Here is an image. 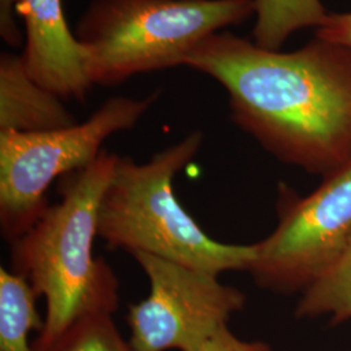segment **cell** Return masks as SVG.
Instances as JSON below:
<instances>
[{
  "mask_svg": "<svg viewBox=\"0 0 351 351\" xmlns=\"http://www.w3.org/2000/svg\"><path fill=\"white\" fill-rule=\"evenodd\" d=\"M47 351H136L121 337L112 315L85 316L66 329Z\"/></svg>",
  "mask_w": 351,
  "mask_h": 351,
  "instance_id": "13",
  "label": "cell"
},
{
  "mask_svg": "<svg viewBox=\"0 0 351 351\" xmlns=\"http://www.w3.org/2000/svg\"><path fill=\"white\" fill-rule=\"evenodd\" d=\"M160 97H113L86 121L47 132H0V229L10 245L37 224L50 207L56 178L78 172L101 155L106 139L137 125Z\"/></svg>",
  "mask_w": 351,
  "mask_h": 351,
  "instance_id": "5",
  "label": "cell"
},
{
  "mask_svg": "<svg viewBox=\"0 0 351 351\" xmlns=\"http://www.w3.org/2000/svg\"><path fill=\"white\" fill-rule=\"evenodd\" d=\"M295 314L298 317L330 315L332 323L351 317V237L339 259L304 290Z\"/></svg>",
  "mask_w": 351,
  "mask_h": 351,
  "instance_id": "12",
  "label": "cell"
},
{
  "mask_svg": "<svg viewBox=\"0 0 351 351\" xmlns=\"http://www.w3.org/2000/svg\"><path fill=\"white\" fill-rule=\"evenodd\" d=\"M185 65L226 88L233 121L281 162L324 177L351 163V49L316 38L280 52L217 32Z\"/></svg>",
  "mask_w": 351,
  "mask_h": 351,
  "instance_id": "1",
  "label": "cell"
},
{
  "mask_svg": "<svg viewBox=\"0 0 351 351\" xmlns=\"http://www.w3.org/2000/svg\"><path fill=\"white\" fill-rule=\"evenodd\" d=\"M195 351H271L264 342H247L236 337L228 326L221 328Z\"/></svg>",
  "mask_w": 351,
  "mask_h": 351,
  "instance_id": "14",
  "label": "cell"
},
{
  "mask_svg": "<svg viewBox=\"0 0 351 351\" xmlns=\"http://www.w3.org/2000/svg\"><path fill=\"white\" fill-rule=\"evenodd\" d=\"M316 38L351 49V13L328 14L326 23L316 29Z\"/></svg>",
  "mask_w": 351,
  "mask_h": 351,
  "instance_id": "15",
  "label": "cell"
},
{
  "mask_svg": "<svg viewBox=\"0 0 351 351\" xmlns=\"http://www.w3.org/2000/svg\"><path fill=\"white\" fill-rule=\"evenodd\" d=\"M116 159V154L103 150L94 163L63 177L62 199L11 243L13 272L46 300L37 351L49 350L80 319L117 310L119 280L111 265L93 254L99 203Z\"/></svg>",
  "mask_w": 351,
  "mask_h": 351,
  "instance_id": "2",
  "label": "cell"
},
{
  "mask_svg": "<svg viewBox=\"0 0 351 351\" xmlns=\"http://www.w3.org/2000/svg\"><path fill=\"white\" fill-rule=\"evenodd\" d=\"M20 16L19 0H0V34L3 40L11 47L25 45L23 32L17 24Z\"/></svg>",
  "mask_w": 351,
  "mask_h": 351,
  "instance_id": "16",
  "label": "cell"
},
{
  "mask_svg": "<svg viewBox=\"0 0 351 351\" xmlns=\"http://www.w3.org/2000/svg\"><path fill=\"white\" fill-rule=\"evenodd\" d=\"M351 237V163L284 210L276 229L255 243L247 272L264 289L306 290L343 252Z\"/></svg>",
  "mask_w": 351,
  "mask_h": 351,
  "instance_id": "7",
  "label": "cell"
},
{
  "mask_svg": "<svg viewBox=\"0 0 351 351\" xmlns=\"http://www.w3.org/2000/svg\"><path fill=\"white\" fill-rule=\"evenodd\" d=\"M149 278L147 298L129 306L136 351H195L243 308L245 294L219 276L150 254L132 255Z\"/></svg>",
  "mask_w": 351,
  "mask_h": 351,
  "instance_id": "6",
  "label": "cell"
},
{
  "mask_svg": "<svg viewBox=\"0 0 351 351\" xmlns=\"http://www.w3.org/2000/svg\"><path fill=\"white\" fill-rule=\"evenodd\" d=\"M19 8L25 26L21 56L29 75L63 101H85L93 85L62 0H19Z\"/></svg>",
  "mask_w": 351,
  "mask_h": 351,
  "instance_id": "8",
  "label": "cell"
},
{
  "mask_svg": "<svg viewBox=\"0 0 351 351\" xmlns=\"http://www.w3.org/2000/svg\"><path fill=\"white\" fill-rule=\"evenodd\" d=\"M37 297L24 277L0 268V351H37L29 343L30 332L43 328Z\"/></svg>",
  "mask_w": 351,
  "mask_h": 351,
  "instance_id": "10",
  "label": "cell"
},
{
  "mask_svg": "<svg viewBox=\"0 0 351 351\" xmlns=\"http://www.w3.org/2000/svg\"><path fill=\"white\" fill-rule=\"evenodd\" d=\"M203 141L202 132H191L146 163L117 155L98 211V239L107 247L150 254L217 276L247 272L255 243L211 239L176 197L175 177L197 156Z\"/></svg>",
  "mask_w": 351,
  "mask_h": 351,
  "instance_id": "3",
  "label": "cell"
},
{
  "mask_svg": "<svg viewBox=\"0 0 351 351\" xmlns=\"http://www.w3.org/2000/svg\"><path fill=\"white\" fill-rule=\"evenodd\" d=\"M255 13L254 0H91L75 26L90 84L185 65L203 39Z\"/></svg>",
  "mask_w": 351,
  "mask_h": 351,
  "instance_id": "4",
  "label": "cell"
},
{
  "mask_svg": "<svg viewBox=\"0 0 351 351\" xmlns=\"http://www.w3.org/2000/svg\"><path fill=\"white\" fill-rule=\"evenodd\" d=\"M256 24L254 43L264 50L278 51L294 32L316 29L326 23L328 13L320 0H254Z\"/></svg>",
  "mask_w": 351,
  "mask_h": 351,
  "instance_id": "11",
  "label": "cell"
},
{
  "mask_svg": "<svg viewBox=\"0 0 351 351\" xmlns=\"http://www.w3.org/2000/svg\"><path fill=\"white\" fill-rule=\"evenodd\" d=\"M63 99L29 75L21 55L0 56V132L36 133L77 124Z\"/></svg>",
  "mask_w": 351,
  "mask_h": 351,
  "instance_id": "9",
  "label": "cell"
}]
</instances>
